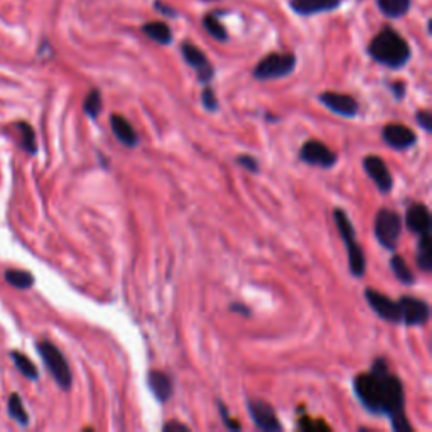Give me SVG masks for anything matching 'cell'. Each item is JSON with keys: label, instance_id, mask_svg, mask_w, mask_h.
<instances>
[{"label": "cell", "instance_id": "6da1fadb", "mask_svg": "<svg viewBox=\"0 0 432 432\" xmlns=\"http://www.w3.org/2000/svg\"><path fill=\"white\" fill-rule=\"evenodd\" d=\"M358 400L370 414L387 415L392 429L397 432H412L414 427L406 415V392L404 383L388 368L383 356L373 360L368 373H360L353 381Z\"/></svg>", "mask_w": 432, "mask_h": 432}, {"label": "cell", "instance_id": "7a4b0ae2", "mask_svg": "<svg viewBox=\"0 0 432 432\" xmlns=\"http://www.w3.org/2000/svg\"><path fill=\"white\" fill-rule=\"evenodd\" d=\"M368 54L379 64L387 66L390 69H400L411 60V48H408V42L397 31L385 27L372 39L368 46Z\"/></svg>", "mask_w": 432, "mask_h": 432}, {"label": "cell", "instance_id": "3957f363", "mask_svg": "<svg viewBox=\"0 0 432 432\" xmlns=\"http://www.w3.org/2000/svg\"><path fill=\"white\" fill-rule=\"evenodd\" d=\"M334 223H336L338 233H340L341 240H343L346 254H348V268L349 274L353 277L361 279L367 272V259H365V252L363 248L360 247L356 240V232L355 227H353L352 220H349L348 215H346L345 209L341 208H334L333 211Z\"/></svg>", "mask_w": 432, "mask_h": 432}, {"label": "cell", "instance_id": "277c9868", "mask_svg": "<svg viewBox=\"0 0 432 432\" xmlns=\"http://www.w3.org/2000/svg\"><path fill=\"white\" fill-rule=\"evenodd\" d=\"M36 349L39 356H41L42 363H44L46 370L51 373L54 381L58 383V387L63 388L64 392L71 390L73 373L68 365V360H66L63 353H61V349L48 340L36 343Z\"/></svg>", "mask_w": 432, "mask_h": 432}, {"label": "cell", "instance_id": "5b68a950", "mask_svg": "<svg viewBox=\"0 0 432 432\" xmlns=\"http://www.w3.org/2000/svg\"><path fill=\"white\" fill-rule=\"evenodd\" d=\"M297 60L293 53H270L254 68V78L259 81L280 80L295 69Z\"/></svg>", "mask_w": 432, "mask_h": 432}, {"label": "cell", "instance_id": "8992f818", "mask_svg": "<svg viewBox=\"0 0 432 432\" xmlns=\"http://www.w3.org/2000/svg\"><path fill=\"white\" fill-rule=\"evenodd\" d=\"M402 233V218L394 209L381 208L375 216V236L387 250L394 252Z\"/></svg>", "mask_w": 432, "mask_h": 432}, {"label": "cell", "instance_id": "52a82bcc", "mask_svg": "<svg viewBox=\"0 0 432 432\" xmlns=\"http://www.w3.org/2000/svg\"><path fill=\"white\" fill-rule=\"evenodd\" d=\"M400 314V322L406 326H424L431 319V306L424 299L414 295H402L397 301Z\"/></svg>", "mask_w": 432, "mask_h": 432}, {"label": "cell", "instance_id": "ba28073f", "mask_svg": "<svg viewBox=\"0 0 432 432\" xmlns=\"http://www.w3.org/2000/svg\"><path fill=\"white\" fill-rule=\"evenodd\" d=\"M299 159L306 162V164L322 167V169H331L338 162V155L326 144H322L321 140L314 139L304 142V146L301 147V153H299Z\"/></svg>", "mask_w": 432, "mask_h": 432}, {"label": "cell", "instance_id": "9c48e42d", "mask_svg": "<svg viewBox=\"0 0 432 432\" xmlns=\"http://www.w3.org/2000/svg\"><path fill=\"white\" fill-rule=\"evenodd\" d=\"M248 414L260 431L263 432H279L282 431V424L279 422L277 414L274 407L262 399H248L247 400Z\"/></svg>", "mask_w": 432, "mask_h": 432}, {"label": "cell", "instance_id": "30bf717a", "mask_svg": "<svg viewBox=\"0 0 432 432\" xmlns=\"http://www.w3.org/2000/svg\"><path fill=\"white\" fill-rule=\"evenodd\" d=\"M181 53L186 63L196 71L200 83H209V81L213 80V76H215V68H213L209 60L206 58V54L201 51L200 48H196V46L191 44V42H184V44L181 46Z\"/></svg>", "mask_w": 432, "mask_h": 432}, {"label": "cell", "instance_id": "8fae6325", "mask_svg": "<svg viewBox=\"0 0 432 432\" xmlns=\"http://www.w3.org/2000/svg\"><path fill=\"white\" fill-rule=\"evenodd\" d=\"M381 139L388 147L395 150H407L417 144V135L411 127L404 123H387L381 130Z\"/></svg>", "mask_w": 432, "mask_h": 432}, {"label": "cell", "instance_id": "7c38bea8", "mask_svg": "<svg viewBox=\"0 0 432 432\" xmlns=\"http://www.w3.org/2000/svg\"><path fill=\"white\" fill-rule=\"evenodd\" d=\"M319 102L325 105L329 112L333 114L345 116V119H353L358 115V108L360 105L352 95L346 93H336V92H322L319 95Z\"/></svg>", "mask_w": 432, "mask_h": 432}, {"label": "cell", "instance_id": "4fadbf2b", "mask_svg": "<svg viewBox=\"0 0 432 432\" xmlns=\"http://www.w3.org/2000/svg\"><path fill=\"white\" fill-rule=\"evenodd\" d=\"M365 299H367L368 306L372 307L373 313L377 316L383 319V321L397 325L400 322V314H399V306L397 301H392L388 295L379 293L375 289H365Z\"/></svg>", "mask_w": 432, "mask_h": 432}, {"label": "cell", "instance_id": "5bb4252c", "mask_svg": "<svg viewBox=\"0 0 432 432\" xmlns=\"http://www.w3.org/2000/svg\"><path fill=\"white\" fill-rule=\"evenodd\" d=\"M363 169L367 171L370 179L375 182L380 193H390L392 188H394V178H392L383 159L379 157V155H367L363 159Z\"/></svg>", "mask_w": 432, "mask_h": 432}, {"label": "cell", "instance_id": "9a60e30c", "mask_svg": "<svg viewBox=\"0 0 432 432\" xmlns=\"http://www.w3.org/2000/svg\"><path fill=\"white\" fill-rule=\"evenodd\" d=\"M406 223L407 228L412 233L417 235H424V233H431L432 221H431V211L424 203H412L407 208L406 213Z\"/></svg>", "mask_w": 432, "mask_h": 432}, {"label": "cell", "instance_id": "2e32d148", "mask_svg": "<svg viewBox=\"0 0 432 432\" xmlns=\"http://www.w3.org/2000/svg\"><path fill=\"white\" fill-rule=\"evenodd\" d=\"M147 385H149L153 395L161 404H166L167 400H171V397L174 394L173 380H171V377L167 373L161 372V370H150L147 373Z\"/></svg>", "mask_w": 432, "mask_h": 432}, {"label": "cell", "instance_id": "e0dca14e", "mask_svg": "<svg viewBox=\"0 0 432 432\" xmlns=\"http://www.w3.org/2000/svg\"><path fill=\"white\" fill-rule=\"evenodd\" d=\"M110 126L120 144H123L128 149H135L139 146L137 132H135V128L132 127V123L128 122L126 116L114 114L110 116Z\"/></svg>", "mask_w": 432, "mask_h": 432}, {"label": "cell", "instance_id": "ac0fdd59", "mask_svg": "<svg viewBox=\"0 0 432 432\" xmlns=\"http://www.w3.org/2000/svg\"><path fill=\"white\" fill-rule=\"evenodd\" d=\"M341 0H291V7L299 15H316L321 12H331L338 9Z\"/></svg>", "mask_w": 432, "mask_h": 432}, {"label": "cell", "instance_id": "d6986e66", "mask_svg": "<svg viewBox=\"0 0 432 432\" xmlns=\"http://www.w3.org/2000/svg\"><path fill=\"white\" fill-rule=\"evenodd\" d=\"M142 31L147 37L153 39L157 44L167 46L173 42V33H171V27L166 22H147V24L142 26Z\"/></svg>", "mask_w": 432, "mask_h": 432}, {"label": "cell", "instance_id": "ffe728a7", "mask_svg": "<svg viewBox=\"0 0 432 432\" xmlns=\"http://www.w3.org/2000/svg\"><path fill=\"white\" fill-rule=\"evenodd\" d=\"M432 245H431V233H424L419 235L417 242V254H415V260L417 266L422 272L429 274L432 270Z\"/></svg>", "mask_w": 432, "mask_h": 432}, {"label": "cell", "instance_id": "44dd1931", "mask_svg": "<svg viewBox=\"0 0 432 432\" xmlns=\"http://www.w3.org/2000/svg\"><path fill=\"white\" fill-rule=\"evenodd\" d=\"M7 412H9V417L15 420L19 426L22 427L29 426V414H27L24 402H22L21 395L19 394L9 395V400H7Z\"/></svg>", "mask_w": 432, "mask_h": 432}, {"label": "cell", "instance_id": "7402d4cb", "mask_svg": "<svg viewBox=\"0 0 432 432\" xmlns=\"http://www.w3.org/2000/svg\"><path fill=\"white\" fill-rule=\"evenodd\" d=\"M381 14L390 19L404 17L411 9V0H377Z\"/></svg>", "mask_w": 432, "mask_h": 432}, {"label": "cell", "instance_id": "603a6c76", "mask_svg": "<svg viewBox=\"0 0 432 432\" xmlns=\"http://www.w3.org/2000/svg\"><path fill=\"white\" fill-rule=\"evenodd\" d=\"M3 279L9 286L15 287V289H31L34 286V275L27 270H19V268H10L6 270Z\"/></svg>", "mask_w": 432, "mask_h": 432}, {"label": "cell", "instance_id": "cb8c5ba5", "mask_svg": "<svg viewBox=\"0 0 432 432\" xmlns=\"http://www.w3.org/2000/svg\"><path fill=\"white\" fill-rule=\"evenodd\" d=\"M390 268H392V272H394L395 279L399 280V282H402L404 286H412V284L415 282V275L412 274V270L408 268L407 262L404 260V257H400L397 254L392 257Z\"/></svg>", "mask_w": 432, "mask_h": 432}, {"label": "cell", "instance_id": "d4e9b609", "mask_svg": "<svg viewBox=\"0 0 432 432\" xmlns=\"http://www.w3.org/2000/svg\"><path fill=\"white\" fill-rule=\"evenodd\" d=\"M102 108H103L102 93H100L98 88H93L83 102L85 115L89 116L92 120H96L100 116V114H102Z\"/></svg>", "mask_w": 432, "mask_h": 432}, {"label": "cell", "instance_id": "484cf974", "mask_svg": "<svg viewBox=\"0 0 432 432\" xmlns=\"http://www.w3.org/2000/svg\"><path fill=\"white\" fill-rule=\"evenodd\" d=\"M19 134H21V146L27 154L34 155L37 153V142H36V134H34V128L29 126L27 122H17L15 123Z\"/></svg>", "mask_w": 432, "mask_h": 432}, {"label": "cell", "instance_id": "4316f807", "mask_svg": "<svg viewBox=\"0 0 432 432\" xmlns=\"http://www.w3.org/2000/svg\"><path fill=\"white\" fill-rule=\"evenodd\" d=\"M10 358L14 360L15 368H17L19 372H21L22 375L26 377V379H29V380H37L39 379V370L36 368V365H34L33 361H31L29 358L24 355V353L12 352L10 353Z\"/></svg>", "mask_w": 432, "mask_h": 432}, {"label": "cell", "instance_id": "83f0119b", "mask_svg": "<svg viewBox=\"0 0 432 432\" xmlns=\"http://www.w3.org/2000/svg\"><path fill=\"white\" fill-rule=\"evenodd\" d=\"M203 26H205V29L208 31L209 36L215 37L216 41H221V42L228 41L227 29H225V26L218 21L215 15H206V17L203 19Z\"/></svg>", "mask_w": 432, "mask_h": 432}, {"label": "cell", "instance_id": "f1b7e54d", "mask_svg": "<svg viewBox=\"0 0 432 432\" xmlns=\"http://www.w3.org/2000/svg\"><path fill=\"white\" fill-rule=\"evenodd\" d=\"M297 427L301 431H306V432H313V431H331V427L328 426V424L325 422V420L321 419H309V417H302L299 419L297 422Z\"/></svg>", "mask_w": 432, "mask_h": 432}, {"label": "cell", "instance_id": "f546056e", "mask_svg": "<svg viewBox=\"0 0 432 432\" xmlns=\"http://www.w3.org/2000/svg\"><path fill=\"white\" fill-rule=\"evenodd\" d=\"M216 404H218V412H220V417H221V420H223L225 427H227V429H230V431H240V429H242V426H240V424L236 422V420L233 419L232 415H230L227 406H225V404L221 402V400H216Z\"/></svg>", "mask_w": 432, "mask_h": 432}, {"label": "cell", "instance_id": "4dcf8cb0", "mask_svg": "<svg viewBox=\"0 0 432 432\" xmlns=\"http://www.w3.org/2000/svg\"><path fill=\"white\" fill-rule=\"evenodd\" d=\"M236 164H239L240 167H243V169L248 171L250 174H257L260 171L259 161H257L254 155H250V154H240L239 157H236Z\"/></svg>", "mask_w": 432, "mask_h": 432}, {"label": "cell", "instance_id": "1f68e13d", "mask_svg": "<svg viewBox=\"0 0 432 432\" xmlns=\"http://www.w3.org/2000/svg\"><path fill=\"white\" fill-rule=\"evenodd\" d=\"M201 103H203V107L208 112H216L220 108V103H218V98L211 87H206L203 89V93H201Z\"/></svg>", "mask_w": 432, "mask_h": 432}, {"label": "cell", "instance_id": "d6a6232c", "mask_svg": "<svg viewBox=\"0 0 432 432\" xmlns=\"http://www.w3.org/2000/svg\"><path fill=\"white\" fill-rule=\"evenodd\" d=\"M415 120H417L419 126L422 127L427 134H432V115L429 110H419L417 114H415Z\"/></svg>", "mask_w": 432, "mask_h": 432}, {"label": "cell", "instance_id": "836d02e7", "mask_svg": "<svg viewBox=\"0 0 432 432\" xmlns=\"http://www.w3.org/2000/svg\"><path fill=\"white\" fill-rule=\"evenodd\" d=\"M390 92H392V95H394V98L397 100V102H402V100L406 98L407 85L404 83V81H394V83L390 85Z\"/></svg>", "mask_w": 432, "mask_h": 432}, {"label": "cell", "instance_id": "e575fe53", "mask_svg": "<svg viewBox=\"0 0 432 432\" xmlns=\"http://www.w3.org/2000/svg\"><path fill=\"white\" fill-rule=\"evenodd\" d=\"M228 309H230V313H236V314H240V316H245V318L252 316V309L247 304H243V302H232V304L228 306Z\"/></svg>", "mask_w": 432, "mask_h": 432}, {"label": "cell", "instance_id": "d590c367", "mask_svg": "<svg viewBox=\"0 0 432 432\" xmlns=\"http://www.w3.org/2000/svg\"><path fill=\"white\" fill-rule=\"evenodd\" d=\"M162 431H166V432H173V431H184V432H188L191 429H189L188 426H186V424L179 422V420H171V422H166L164 426H162Z\"/></svg>", "mask_w": 432, "mask_h": 432}, {"label": "cell", "instance_id": "8d00e7d4", "mask_svg": "<svg viewBox=\"0 0 432 432\" xmlns=\"http://www.w3.org/2000/svg\"><path fill=\"white\" fill-rule=\"evenodd\" d=\"M155 7H157V10H161V12H164L167 15H176V12L171 9H167V6H161V3H155Z\"/></svg>", "mask_w": 432, "mask_h": 432}]
</instances>
